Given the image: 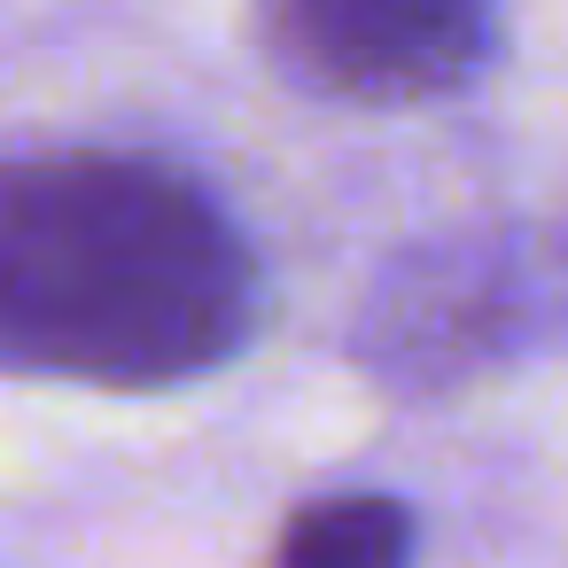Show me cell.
<instances>
[{
  "label": "cell",
  "instance_id": "4",
  "mask_svg": "<svg viewBox=\"0 0 568 568\" xmlns=\"http://www.w3.org/2000/svg\"><path fill=\"white\" fill-rule=\"evenodd\" d=\"M281 568H413V514L374 490L312 498L281 529Z\"/></svg>",
  "mask_w": 568,
  "mask_h": 568
},
{
  "label": "cell",
  "instance_id": "3",
  "mask_svg": "<svg viewBox=\"0 0 568 568\" xmlns=\"http://www.w3.org/2000/svg\"><path fill=\"white\" fill-rule=\"evenodd\" d=\"M514 320H521L514 273L483 250L444 242V250L389 265V281L374 288V304L358 320V358L405 389H436V382L490 366L506 351Z\"/></svg>",
  "mask_w": 568,
  "mask_h": 568
},
{
  "label": "cell",
  "instance_id": "2",
  "mask_svg": "<svg viewBox=\"0 0 568 568\" xmlns=\"http://www.w3.org/2000/svg\"><path fill=\"white\" fill-rule=\"evenodd\" d=\"M257 32L296 87L397 110L475 79L498 0H257Z\"/></svg>",
  "mask_w": 568,
  "mask_h": 568
},
{
  "label": "cell",
  "instance_id": "1",
  "mask_svg": "<svg viewBox=\"0 0 568 568\" xmlns=\"http://www.w3.org/2000/svg\"><path fill=\"white\" fill-rule=\"evenodd\" d=\"M257 320L234 219L141 156L0 164V366L164 389L226 366Z\"/></svg>",
  "mask_w": 568,
  "mask_h": 568
}]
</instances>
